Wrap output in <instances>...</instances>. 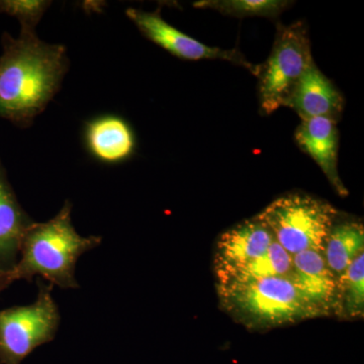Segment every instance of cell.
<instances>
[{
    "mask_svg": "<svg viewBox=\"0 0 364 364\" xmlns=\"http://www.w3.org/2000/svg\"><path fill=\"white\" fill-rule=\"evenodd\" d=\"M85 142L91 155L107 164L124 161L135 149V136L130 126L122 117L109 114L87 124Z\"/></svg>",
    "mask_w": 364,
    "mask_h": 364,
    "instance_id": "obj_13",
    "label": "cell"
},
{
    "mask_svg": "<svg viewBox=\"0 0 364 364\" xmlns=\"http://www.w3.org/2000/svg\"><path fill=\"white\" fill-rule=\"evenodd\" d=\"M274 240L270 230L258 217L236 225L218 239L215 272L243 264L258 257Z\"/></svg>",
    "mask_w": 364,
    "mask_h": 364,
    "instance_id": "obj_11",
    "label": "cell"
},
{
    "mask_svg": "<svg viewBox=\"0 0 364 364\" xmlns=\"http://www.w3.org/2000/svg\"><path fill=\"white\" fill-rule=\"evenodd\" d=\"M293 256L287 252L277 241L258 257L235 267L215 270L218 284L248 280L267 279V277H287L291 272Z\"/></svg>",
    "mask_w": 364,
    "mask_h": 364,
    "instance_id": "obj_14",
    "label": "cell"
},
{
    "mask_svg": "<svg viewBox=\"0 0 364 364\" xmlns=\"http://www.w3.org/2000/svg\"><path fill=\"white\" fill-rule=\"evenodd\" d=\"M364 252V228L361 223H335L324 249L328 267L335 275L339 287L352 261Z\"/></svg>",
    "mask_w": 364,
    "mask_h": 364,
    "instance_id": "obj_15",
    "label": "cell"
},
{
    "mask_svg": "<svg viewBox=\"0 0 364 364\" xmlns=\"http://www.w3.org/2000/svg\"><path fill=\"white\" fill-rule=\"evenodd\" d=\"M291 2L287 0H202L195 2L198 9H215L219 13L238 16L277 18Z\"/></svg>",
    "mask_w": 364,
    "mask_h": 364,
    "instance_id": "obj_16",
    "label": "cell"
},
{
    "mask_svg": "<svg viewBox=\"0 0 364 364\" xmlns=\"http://www.w3.org/2000/svg\"><path fill=\"white\" fill-rule=\"evenodd\" d=\"M33 303L0 310V364H21L38 347L52 342L61 316L52 284L38 282Z\"/></svg>",
    "mask_w": 364,
    "mask_h": 364,
    "instance_id": "obj_5",
    "label": "cell"
},
{
    "mask_svg": "<svg viewBox=\"0 0 364 364\" xmlns=\"http://www.w3.org/2000/svg\"><path fill=\"white\" fill-rule=\"evenodd\" d=\"M72 205L65 200L49 221L33 223L21 241L20 255L11 272L0 277V293L14 282L40 277L53 287L77 289V261L102 244L100 236L83 237L72 224Z\"/></svg>",
    "mask_w": 364,
    "mask_h": 364,
    "instance_id": "obj_2",
    "label": "cell"
},
{
    "mask_svg": "<svg viewBox=\"0 0 364 364\" xmlns=\"http://www.w3.org/2000/svg\"><path fill=\"white\" fill-rule=\"evenodd\" d=\"M33 223L18 202L0 159V277L16 264L21 241Z\"/></svg>",
    "mask_w": 364,
    "mask_h": 364,
    "instance_id": "obj_10",
    "label": "cell"
},
{
    "mask_svg": "<svg viewBox=\"0 0 364 364\" xmlns=\"http://www.w3.org/2000/svg\"><path fill=\"white\" fill-rule=\"evenodd\" d=\"M51 1L46 0H0V14L16 18L21 23V32L36 33Z\"/></svg>",
    "mask_w": 364,
    "mask_h": 364,
    "instance_id": "obj_18",
    "label": "cell"
},
{
    "mask_svg": "<svg viewBox=\"0 0 364 364\" xmlns=\"http://www.w3.org/2000/svg\"><path fill=\"white\" fill-rule=\"evenodd\" d=\"M287 279L324 315L339 305L336 277L328 267L323 252L306 250L294 255Z\"/></svg>",
    "mask_w": 364,
    "mask_h": 364,
    "instance_id": "obj_8",
    "label": "cell"
},
{
    "mask_svg": "<svg viewBox=\"0 0 364 364\" xmlns=\"http://www.w3.org/2000/svg\"><path fill=\"white\" fill-rule=\"evenodd\" d=\"M221 305L250 329H272L325 316L287 277L217 284Z\"/></svg>",
    "mask_w": 364,
    "mask_h": 364,
    "instance_id": "obj_3",
    "label": "cell"
},
{
    "mask_svg": "<svg viewBox=\"0 0 364 364\" xmlns=\"http://www.w3.org/2000/svg\"><path fill=\"white\" fill-rule=\"evenodd\" d=\"M310 40L303 23L279 26L272 54L260 69V107L272 114L287 107L294 88L313 63Z\"/></svg>",
    "mask_w": 364,
    "mask_h": 364,
    "instance_id": "obj_6",
    "label": "cell"
},
{
    "mask_svg": "<svg viewBox=\"0 0 364 364\" xmlns=\"http://www.w3.org/2000/svg\"><path fill=\"white\" fill-rule=\"evenodd\" d=\"M294 136L301 149L315 160L338 195H348L337 168L339 135L336 119L324 117L301 119Z\"/></svg>",
    "mask_w": 364,
    "mask_h": 364,
    "instance_id": "obj_9",
    "label": "cell"
},
{
    "mask_svg": "<svg viewBox=\"0 0 364 364\" xmlns=\"http://www.w3.org/2000/svg\"><path fill=\"white\" fill-rule=\"evenodd\" d=\"M0 56V119L28 128L58 93L69 68L66 48L36 33H4Z\"/></svg>",
    "mask_w": 364,
    "mask_h": 364,
    "instance_id": "obj_1",
    "label": "cell"
},
{
    "mask_svg": "<svg viewBox=\"0 0 364 364\" xmlns=\"http://www.w3.org/2000/svg\"><path fill=\"white\" fill-rule=\"evenodd\" d=\"M343 105L341 93L313 62L294 88L287 107L293 109L301 119L320 117L336 119L343 111Z\"/></svg>",
    "mask_w": 364,
    "mask_h": 364,
    "instance_id": "obj_12",
    "label": "cell"
},
{
    "mask_svg": "<svg viewBox=\"0 0 364 364\" xmlns=\"http://www.w3.org/2000/svg\"><path fill=\"white\" fill-rule=\"evenodd\" d=\"M349 318L363 317L364 313V252L347 268L339 287V303Z\"/></svg>",
    "mask_w": 364,
    "mask_h": 364,
    "instance_id": "obj_17",
    "label": "cell"
},
{
    "mask_svg": "<svg viewBox=\"0 0 364 364\" xmlns=\"http://www.w3.org/2000/svg\"><path fill=\"white\" fill-rule=\"evenodd\" d=\"M257 217L275 241L294 256L306 250L324 252L337 210L313 196L291 193L273 200Z\"/></svg>",
    "mask_w": 364,
    "mask_h": 364,
    "instance_id": "obj_4",
    "label": "cell"
},
{
    "mask_svg": "<svg viewBox=\"0 0 364 364\" xmlns=\"http://www.w3.org/2000/svg\"><path fill=\"white\" fill-rule=\"evenodd\" d=\"M126 14L147 39L178 58L191 61L203 59L226 60L244 67L254 75L259 76L261 66L251 64L240 52L203 44L169 25L166 21L163 20L158 11L149 13L131 7L127 9Z\"/></svg>",
    "mask_w": 364,
    "mask_h": 364,
    "instance_id": "obj_7",
    "label": "cell"
}]
</instances>
